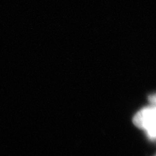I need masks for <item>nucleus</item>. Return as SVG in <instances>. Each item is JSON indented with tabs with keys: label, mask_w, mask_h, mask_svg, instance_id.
Here are the masks:
<instances>
[{
	"label": "nucleus",
	"mask_w": 156,
	"mask_h": 156,
	"mask_svg": "<svg viewBox=\"0 0 156 156\" xmlns=\"http://www.w3.org/2000/svg\"><path fill=\"white\" fill-rule=\"evenodd\" d=\"M155 106H150L136 112L133 118V123L136 127L145 130L149 139H155Z\"/></svg>",
	"instance_id": "nucleus-1"
},
{
	"label": "nucleus",
	"mask_w": 156,
	"mask_h": 156,
	"mask_svg": "<svg viewBox=\"0 0 156 156\" xmlns=\"http://www.w3.org/2000/svg\"><path fill=\"white\" fill-rule=\"evenodd\" d=\"M149 101L150 103H151V106H155V94H153V95H151L149 97Z\"/></svg>",
	"instance_id": "nucleus-2"
}]
</instances>
